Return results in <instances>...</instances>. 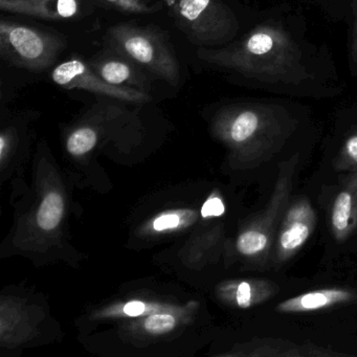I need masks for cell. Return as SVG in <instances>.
<instances>
[{
  "label": "cell",
  "mask_w": 357,
  "mask_h": 357,
  "mask_svg": "<svg viewBox=\"0 0 357 357\" xmlns=\"http://www.w3.org/2000/svg\"><path fill=\"white\" fill-rule=\"evenodd\" d=\"M61 36L34 26L0 20V56L8 63L30 72H45L63 51Z\"/></svg>",
  "instance_id": "cell-3"
},
{
  "label": "cell",
  "mask_w": 357,
  "mask_h": 357,
  "mask_svg": "<svg viewBox=\"0 0 357 357\" xmlns=\"http://www.w3.org/2000/svg\"><path fill=\"white\" fill-rule=\"evenodd\" d=\"M0 10L36 20L62 22L82 12L81 0H0Z\"/></svg>",
  "instance_id": "cell-5"
},
{
  "label": "cell",
  "mask_w": 357,
  "mask_h": 357,
  "mask_svg": "<svg viewBox=\"0 0 357 357\" xmlns=\"http://www.w3.org/2000/svg\"><path fill=\"white\" fill-rule=\"evenodd\" d=\"M179 225V218L175 214L162 215L158 217L153 223L155 231H165V229H174Z\"/></svg>",
  "instance_id": "cell-17"
},
{
  "label": "cell",
  "mask_w": 357,
  "mask_h": 357,
  "mask_svg": "<svg viewBox=\"0 0 357 357\" xmlns=\"http://www.w3.org/2000/svg\"><path fill=\"white\" fill-rule=\"evenodd\" d=\"M267 238L259 231H246L240 236L237 242L238 250L243 255H252L264 250Z\"/></svg>",
  "instance_id": "cell-11"
},
{
  "label": "cell",
  "mask_w": 357,
  "mask_h": 357,
  "mask_svg": "<svg viewBox=\"0 0 357 357\" xmlns=\"http://www.w3.org/2000/svg\"><path fill=\"white\" fill-rule=\"evenodd\" d=\"M259 126V116L254 110H241L236 112L229 124V135L237 143L250 139Z\"/></svg>",
  "instance_id": "cell-8"
},
{
  "label": "cell",
  "mask_w": 357,
  "mask_h": 357,
  "mask_svg": "<svg viewBox=\"0 0 357 357\" xmlns=\"http://www.w3.org/2000/svg\"><path fill=\"white\" fill-rule=\"evenodd\" d=\"M63 211L64 204L61 196L57 193L49 194L39 208L37 216L39 227L45 231L55 229L63 216Z\"/></svg>",
  "instance_id": "cell-7"
},
{
  "label": "cell",
  "mask_w": 357,
  "mask_h": 357,
  "mask_svg": "<svg viewBox=\"0 0 357 357\" xmlns=\"http://www.w3.org/2000/svg\"><path fill=\"white\" fill-rule=\"evenodd\" d=\"M349 155L357 162V137H351L347 143Z\"/></svg>",
  "instance_id": "cell-20"
},
{
  "label": "cell",
  "mask_w": 357,
  "mask_h": 357,
  "mask_svg": "<svg viewBox=\"0 0 357 357\" xmlns=\"http://www.w3.org/2000/svg\"><path fill=\"white\" fill-rule=\"evenodd\" d=\"M176 28L198 47L231 40L237 31L235 16L221 0H162Z\"/></svg>",
  "instance_id": "cell-2"
},
{
  "label": "cell",
  "mask_w": 357,
  "mask_h": 357,
  "mask_svg": "<svg viewBox=\"0 0 357 357\" xmlns=\"http://www.w3.org/2000/svg\"><path fill=\"white\" fill-rule=\"evenodd\" d=\"M351 196L347 192H342L336 198L334 204L333 216L332 221L333 225L338 231H344L348 227L349 217L351 214Z\"/></svg>",
  "instance_id": "cell-12"
},
{
  "label": "cell",
  "mask_w": 357,
  "mask_h": 357,
  "mask_svg": "<svg viewBox=\"0 0 357 357\" xmlns=\"http://www.w3.org/2000/svg\"><path fill=\"white\" fill-rule=\"evenodd\" d=\"M124 311L129 317H139L145 311V304L139 301H132L126 304Z\"/></svg>",
  "instance_id": "cell-19"
},
{
  "label": "cell",
  "mask_w": 357,
  "mask_h": 357,
  "mask_svg": "<svg viewBox=\"0 0 357 357\" xmlns=\"http://www.w3.org/2000/svg\"><path fill=\"white\" fill-rule=\"evenodd\" d=\"M52 80L58 86L72 91H89L100 97L110 98L119 101L130 103H147L150 97L146 91L129 87L116 86L101 78L93 72L89 62L79 58H70L68 61L59 64L52 73Z\"/></svg>",
  "instance_id": "cell-4"
},
{
  "label": "cell",
  "mask_w": 357,
  "mask_h": 357,
  "mask_svg": "<svg viewBox=\"0 0 357 357\" xmlns=\"http://www.w3.org/2000/svg\"><path fill=\"white\" fill-rule=\"evenodd\" d=\"M329 302L325 294L321 292H312V294H305L301 298V305L305 309H315L325 306Z\"/></svg>",
  "instance_id": "cell-15"
},
{
  "label": "cell",
  "mask_w": 357,
  "mask_h": 357,
  "mask_svg": "<svg viewBox=\"0 0 357 357\" xmlns=\"http://www.w3.org/2000/svg\"><path fill=\"white\" fill-rule=\"evenodd\" d=\"M252 300V291H250V284L242 282L237 290V303L242 308H248Z\"/></svg>",
  "instance_id": "cell-18"
},
{
  "label": "cell",
  "mask_w": 357,
  "mask_h": 357,
  "mask_svg": "<svg viewBox=\"0 0 357 357\" xmlns=\"http://www.w3.org/2000/svg\"><path fill=\"white\" fill-rule=\"evenodd\" d=\"M175 319L170 314H155L148 317L145 328L154 334L165 333L174 328Z\"/></svg>",
  "instance_id": "cell-14"
},
{
  "label": "cell",
  "mask_w": 357,
  "mask_h": 357,
  "mask_svg": "<svg viewBox=\"0 0 357 357\" xmlns=\"http://www.w3.org/2000/svg\"><path fill=\"white\" fill-rule=\"evenodd\" d=\"M97 142V135L93 129L89 126L81 127L68 137V150L73 155H82L91 151Z\"/></svg>",
  "instance_id": "cell-9"
},
{
  "label": "cell",
  "mask_w": 357,
  "mask_h": 357,
  "mask_svg": "<svg viewBox=\"0 0 357 357\" xmlns=\"http://www.w3.org/2000/svg\"><path fill=\"white\" fill-rule=\"evenodd\" d=\"M225 213V206L219 198H211L202 208V217L221 216Z\"/></svg>",
  "instance_id": "cell-16"
},
{
  "label": "cell",
  "mask_w": 357,
  "mask_h": 357,
  "mask_svg": "<svg viewBox=\"0 0 357 357\" xmlns=\"http://www.w3.org/2000/svg\"><path fill=\"white\" fill-rule=\"evenodd\" d=\"M118 11L130 14H152L158 10V5H152L149 0H100Z\"/></svg>",
  "instance_id": "cell-10"
},
{
  "label": "cell",
  "mask_w": 357,
  "mask_h": 357,
  "mask_svg": "<svg viewBox=\"0 0 357 357\" xmlns=\"http://www.w3.org/2000/svg\"><path fill=\"white\" fill-rule=\"evenodd\" d=\"M108 47L114 53L131 60L156 78L177 86L181 66L164 33L151 26L118 24L108 29Z\"/></svg>",
  "instance_id": "cell-1"
},
{
  "label": "cell",
  "mask_w": 357,
  "mask_h": 357,
  "mask_svg": "<svg viewBox=\"0 0 357 357\" xmlns=\"http://www.w3.org/2000/svg\"><path fill=\"white\" fill-rule=\"evenodd\" d=\"M89 64L93 72L110 84L139 89L146 93L149 91L147 77L139 68V66L119 54L98 58L89 61Z\"/></svg>",
  "instance_id": "cell-6"
},
{
  "label": "cell",
  "mask_w": 357,
  "mask_h": 357,
  "mask_svg": "<svg viewBox=\"0 0 357 357\" xmlns=\"http://www.w3.org/2000/svg\"><path fill=\"white\" fill-rule=\"evenodd\" d=\"M309 235L308 227L302 223L292 225L281 237V245L284 250H290L304 243Z\"/></svg>",
  "instance_id": "cell-13"
}]
</instances>
